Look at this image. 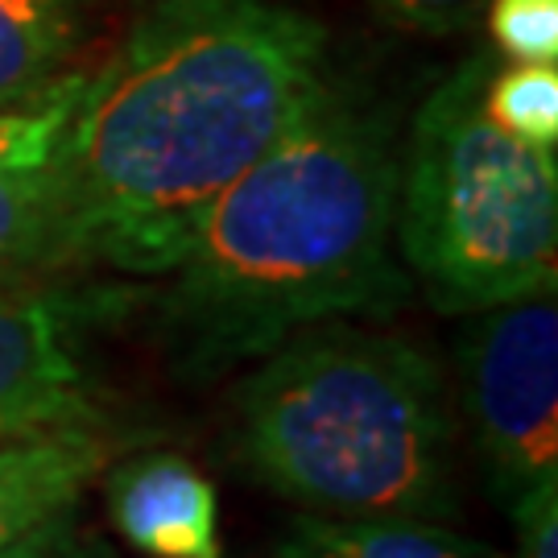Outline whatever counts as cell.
<instances>
[{
    "instance_id": "1",
    "label": "cell",
    "mask_w": 558,
    "mask_h": 558,
    "mask_svg": "<svg viewBox=\"0 0 558 558\" xmlns=\"http://www.w3.org/2000/svg\"><path fill=\"white\" fill-rule=\"evenodd\" d=\"M327 75L323 25L281 0H158L83 80L41 274H174L211 203Z\"/></svg>"
},
{
    "instance_id": "2",
    "label": "cell",
    "mask_w": 558,
    "mask_h": 558,
    "mask_svg": "<svg viewBox=\"0 0 558 558\" xmlns=\"http://www.w3.org/2000/svg\"><path fill=\"white\" fill-rule=\"evenodd\" d=\"M393 124L327 75L290 133L211 203L161 290L174 377L211 385L302 327L398 315L410 274L393 260Z\"/></svg>"
},
{
    "instance_id": "3",
    "label": "cell",
    "mask_w": 558,
    "mask_h": 558,
    "mask_svg": "<svg viewBox=\"0 0 558 558\" xmlns=\"http://www.w3.org/2000/svg\"><path fill=\"white\" fill-rule=\"evenodd\" d=\"M228 451L327 518H456V418L418 343L348 319L278 343L236 385Z\"/></svg>"
},
{
    "instance_id": "4",
    "label": "cell",
    "mask_w": 558,
    "mask_h": 558,
    "mask_svg": "<svg viewBox=\"0 0 558 558\" xmlns=\"http://www.w3.org/2000/svg\"><path fill=\"white\" fill-rule=\"evenodd\" d=\"M488 54L459 62L426 96L398 158L401 260L435 311L476 315L555 286V149L505 133L484 112Z\"/></svg>"
},
{
    "instance_id": "5",
    "label": "cell",
    "mask_w": 558,
    "mask_h": 558,
    "mask_svg": "<svg viewBox=\"0 0 558 558\" xmlns=\"http://www.w3.org/2000/svg\"><path fill=\"white\" fill-rule=\"evenodd\" d=\"M459 336V398L497 500L509 509L558 476V299L555 286L476 311Z\"/></svg>"
},
{
    "instance_id": "6",
    "label": "cell",
    "mask_w": 558,
    "mask_h": 558,
    "mask_svg": "<svg viewBox=\"0 0 558 558\" xmlns=\"http://www.w3.org/2000/svg\"><path fill=\"white\" fill-rule=\"evenodd\" d=\"M120 311L117 286L0 290V442L100 426L87 339Z\"/></svg>"
},
{
    "instance_id": "7",
    "label": "cell",
    "mask_w": 558,
    "mask_h": 558,
    "mask_svg": "<svg viewBox=\"0 0 558 558\" xmlns=\"http://www.w3.org/2000/svg\"><path fill=\"white\" fill-rule=\"evenodd\" d=\"M112 530L149 558H223L216 484L179 451L120 459L104 480Z\"/></svg>"
},
{
    "instance_id": "8",
    "label": "cell",
    "mask_w": 558,
    "mask_h": 558,
    "mask_svg": "<svg viewBox=\"0 0 558 558\" xmlns=\"http://www.w3.org/2000/svg\"><path fill=\"white\" fill-rule=\"evenodd\" d=\"M112 447L117 442L100 426L0 442V546L29 534L62 509H75L83 488L112 459Z\"/></svg>"
},
{
    "instance_id": "9",
    "label": "cell",
    "mask_w": 558,
    "mask_h": 558,
    "mask_svg": "<svg viewBox=\"0 0 558 558\" xmlns=\"http://www.w3.org/2000/svg\"><path fill=\"white\" fill-rule=\"evenodd\" d=\"M269 558H500L493 546L422 525L414 518H327L294 513L269 546Z\"/></svg>"
},
{
    "instance_id": "10",
    "label": "cell",
    "mask_w": 558,
    "mask_h": 558,
    "mask_svg": "<svg viewBox=\"0 0 558 558\" xmlns=\"http://www.w3.org/2000/svg\"><path fill=\"white\" fill-rule=\"evenodd\" d=\"M80 34V0H0V108L34 100L66 75Z\"/></svg>"
},
{
    "instance_id": "11",
    "label": "cell",
    "mask_w": 558,
    "mask_h": 558,
    "mask_svg": "<svg viewBox=\"0 0 558 558\" xmlns=\"http://www.w3.org/2000/svg\"><path fill=\"white\" fill-rule=\"evenodd\" d=\"M484 112L505 133L555 149L558 141V71L555 62H513L484 83Z\"/></svg>"
},
{
    "instance_id": "12",
    "label": "cell",
    "mask_w": 558,
    "mask_h": 558,
    "mask_svg": "<svg viewBox=\"0 0 558 558\" xmlns=\"http://www.w3.org/2000/svg\"><path fill=\"white\" fill-rule=\"evenodd\" d=\"M488 34L513 62L558 59V0H488Z\"/></svg>"
},
{
    "instance_id": "13",
    "label": "cell",
    "mask_w": 558,
    "mask_h": 558,
    "mask_svg": "<svg viewBox=\"0 0 558 558\" xmlns=\"http://www.w3.org/2000/svg\"><path fill=\"white\" fill-rule=\"evenodd\" d=\"M0 558H112V550L92 530H83L75 509H62L50 521L34 525L29 534L4 542Z\"/></svg>"
},
{
    "instance_id": "14",
    "label": "cell",
    "mask_w": 558,
    "mask_h": 558,
    "mask_svg": "<svg viewBox=\"0 0 558 558\" xmlns=\"http://www.w3.org/2000/svg\"><path fill=\"white\" fill-rule=\"evenodd\" d=\"M509 513L518 521L513 558H558V476L538 480L530 493H521Z\"/></svg>"
},
{
    "instance_id": "15",
    "label": "cell",
    "mask_w": 558,
    "mask_h": 558,
    "mask_svg": "<svg viewBox=\"0 0 558 558\" xmlns=\"http://www.w3.org/2000/svg\"><path fill=\"white\" fill-rule=\"evenodd\" d=\"M368 4L380 21H389L398 29L442 38V34H456L476 17L484 0H368Z\"/></svg>"
}]
</instances>
